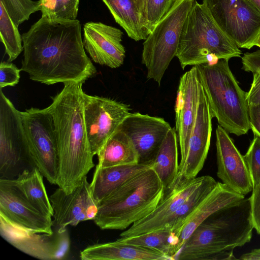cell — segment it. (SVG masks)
<instances>
[{"label":"cell","mask_w":260,"mask_h":260,"mask_svg":"<svg viewBox=\"0 0 260 260\" xmlns=\"http://www.w3.org/2000/svg\"><path fill=\"white\" fill-rule=\"evenodd\" d=\"M21 36L23 57L20 70L35 82L83 84L96 73L85 53L81 24L77 19L42 16Z\"/></svg>","instance_id":"1"},{"label":"cell","mask_w":260,"mask_h":260,"mask_svg":"<svg viewBox=\"0 0 260 260\" xmlns=\"http://www.w3.org/2000/svg\"><path fill=\"white\" fill-rule=\"evenodd\" d=\"M82 83L64 84L48 107L53 117L58 143L56 185L71 193L94 167L83 114Z\"/></svg>","instance_id":"2"},{"label":"cell","mask_w":260,"mask_h":260,"mask_svg":"<svg viewBox=\"0 0 260 260\" xmlns=\"http://www.w3.org/2000/svg\"><path fill=\"white\" fill-rule=\"evenodd\" d=\"M254 226L250 197L221 208L200 224L175 256L177 260H212L251 241Z\"/></svg>","instance_id":"3"},{"label":"cell","mask_w":260,"mask_h":260,"mask_svg":"<svg viewBox=\"0 0 260 260\" xmlns=\"http://www.w3.org/2000/svg\"><path fill=\"white\" fill-rule=\"evenodd\" d=\"M165 189L152 169L125 182L99 203L93 220L101 230H123L152 212Z\"/></svg>","instance_id":"4"},{"label":"cell","mask_w":260,"mask_h":260,"mask_svg":"<svg viewBox=\"0 0 260 260\" xmlns=\"http://www.w3.org/2000/svg\"><path fill=\"white\" fill-rule=\"evenodd\" d=\"M229 60L195 66L211 115L229 133L241 136L250 127L246 93L231 71Z\"/></svg>","instance_id":"5"},{"label":"cell","mask_w":260,"mask_h":260,"mask_svg":"<svg viewBox=\"0 0 260 260\" xmlns=\"http://www.w3.org/2000/svg\"><path fill=\"white\" fill-rule=\"evenodd\" d=\"M242 51L217 25L203 4L194 1L183 24L176 55L187 66L216 62L240 57Z\"/></svg>","instance_id":"6"},{"label":"cell","mask_w":260,"mask_h":260,"mask_svg":"<svg viewBox=\"0 0 260 260\" xmlns=\"http://www.w3.org/2000/svg\"><path fill=\"white\" fill-rule=\"evenodd\" d=\"M195 0H176L143 43L142 63L147 78L159 86L171 61L176 56L181 30Z\"/></svg>","instance_id":"7"},{"label":"cell","mask_w":260,"mask_h":260,"mask_svg":"<svg viewBox=\"0 0 260 260\" xmlns=\"http://www.w3.org/2000/svg\"><path fill=\"white\" fill-rule=\"evenodd\" d=\"M28 139V162L37 168L51 184L56 185L58 143L53 117L49 107L31 108L21 112Z\"/></svg>","instance_id":"8"},{"label":"cell","mask_w":260,"mask_h":260,"mask_svg":"<svg viewBox=\"0 0 260 260\" xmlns=\"http://www.w3.org/2000/svg\"><path fill=\"white\" fill-rule=\"evenodd\" d=\"M203 4L239 48L249 49L260 32V13L247 0H203Z\"/></svg>","instance_id":"9"},{"label":"cell","mask_w":260,"mask_h":260,"mask_svg":"<svg viewBox=\"0 0 260 260\" xmlns=\"http://www.w3.org/2000/svg\"><path fill=\"white\" fill-rule=\"evenodd\" d=\"M84 119L91 152L97 155L107 140L128 115V105L109 98L83 93Z\"/></svg>","instance_id":"10"},{"label":"cell","mask_w":260,"mask_h":260,"mask_svg":"<svg viewBox=\"0 0 260 260\" xmlns=\"http://www.w3.org/2000/svg\"><path fill=\"white\" fill-rule=\"evenodd\" d=\"M54 229L52 234L34 233L0 220V234L4 239L20 251L42 260L63 259L69 253L70 240L67 229Z\"/></svg>","instance_id":"11"},{"label":"cell","mask_w":260,"mask_h":260,"mask_svg":"<svg viewBox=\"0 0 260 260\" xmlns=\"http://www.w3.org/2000/svg\"><path fill=\"white\" fill-rule=\"evenodd\" d=\"M0 220L17 228L34 233L52 234V217L34 208L22 196L14 179H0Z\"/></svg>","instance_id":"12"},{"label":"cell","mask_w":260,"mask_h":260,"mask_svg":"<svg viewBox=\"0 0 260 260\" xmlns=\"http://www.w3.org/2000/svg\"><path fill=\"white\" fill-rule=\"evenodd\" d=\"M49 198L53 210V227L56 229L93 220L98 212L99 203L92 196L87 177L71 193H66L58 187Z\"/></svg>","instance_id":"13"},{"label":"cell","mask_w":260,"mask_h":260,"mask_svg":"<svg viewBox=\"0 0 260 260\" xmlns=\"http://www.w3.org/2000/svg\"><path fill=\"white\" fill-rule=\"evenodd\" d=\"M212 118L209 102L201 84L197 113L187 153L179 164L176 182L194 178L202 169L210 147Z\"/></svg>","instance_id":"14"},{"label":"cell","mask_w":260,"mask_h":260,"mask_svg":"<svg viewBox=\"0 0 260 260\" xmlns=\"http://www.w3.org/2000/svg\"><path fill=\"white\" fill-rule=\"evenodd\" d=\"M118 128L132 140L139 155V162L154 160L171 126L161 117L130 113Z\"/></svg>","instance_id":"15"},{"label":"cell","mask_w":260,"mask_h":260,"mask_svg":"<svg viewBox=\"0 0 260 260\" xmlns=\"http://www.w3.org/2000/svg\"><path fill=\"white\" fill-rule=\"evenodd\" d=\"M122 31L102 22H88L84 24L83 44L92 60L111 68L120 67L125 50L122 44Z\"/></svg>","instance_id":"16"},{"label":"cell","mask_w":260,"mask_h":260,"mask_svg":"<svg viewBox=\"0 0 260 260\" xmlns=\"http://www.w3.org/2000/svg\"><path fill=\"white\" fill-rule=\"evenodd\" d=\"M217 176L234 191L245 196L253 189L247 166L232 139L220 125L216 130Z\"/></svg>","instance_id":"17"},{"label":"cell","mask_w":260,"mask_h":260,"mask_svg":"<svg viewBox=\"0 0 260 260\" xmlns=\"http://www.w3.org/2000/svg\"><path fill=\"white\" fill-rule=\"evenodd\" d=\"M201 83L197 69L193 66L181 77L175 105V130L181 152L185 158L197 113Z\"/></svg>","instance_id":"18"},{"label":"cell","mask_w":260,"mask_h":260,"mask_svg":"<svg viewBox=\"0 0 260 260\" xmlns=\"http://www.w3.org/2000/svg\"><path fill=\"white\" fill-rule=\"evenodd\" d=\"M205 176L176 181L174 186L164 193L163 198L152 212L133 223L120 236L128 237L162 230L168 218L200 186Z\"/></svg>","instance_id":"19"},{"label":"cell","mask_w":260,"mask_h":260,"mask_svg":"<svg viewBox=\"0 0 260 260\" xmlns=\"http://www.w3.org/2000/svg\"><path fill=\"white\" fill-rule=\"evenodd\" d=\"M245 198L244 195L236 192L225 184L217 182L215 187L187 218L176 234V255L194 230L209 216Z\"/></svg>","instance_id":"20"},{"label":"cell","mask_w":260,"mask_h":260,"mask_svg":"<svg viewBox=\"0 0 260 260\" xmlns=\"http://www.w3.org/2000/svg\"><path fill=\"white\" fill-rule=\"evenodd\" d=\"M82 260H169L170 257L145 247L119 242L89 245L80 253Z\"/></svg>","instance_id":"21"},{"label":"cell","mask_w":260,"mask_h":260,"mask_svg":"<svg viewBox=\"0 0 260 260\" xmlns=\"http://www.w3.org/2000/svg\"><path fill=\"white\" fill-rule=\"evenodd\" d=\"M153 161L107 167H95L90 183L91 193L99 203L104 198L137 174L152 168Z\"/></svg>","instance_id":"22"},{"label":"cell","mask_w":260,"mask_h":260,"mask_svg":"<svg viewBox=\"0 0 260 260\" xmlns=\"http://www.w3.org/2000/svg\"><path fill=\"white\" fill-rule=\"evenodd\" d=\"M97 155L98 167L139 163V155L133 141L118 127L107 140Z\"/></svg>","instance_id":"23"},{"label":"cell","mask_w":260,"mask_h":260,"mask_svg":"<svg viewBox=\"0 0 260 260\" xmlns=\"http://www.w3.org/2000/svg\"><path fill=\"white\" fill-rule=\"evenodd\" d=\"M43 176L39 170H24L19 173L15 183L24 198L36 210L44 215L52 217L53 210L46 192Z\"/></svg>","instance_id":"24"},{"label":"cell","mask_w":260,"mask_h":260,"mask_svg":"<svg viewBox=\"0 0 260 260\" xmlns=\"http://www.w3.org/2000/svg\"><path fill=\"white\" fill-rule=\"evenodd\" d=\"M178 156L177 135L175 127H172L162 142L152 167L164 186L165 193L174 186L176 181L179 170Z\"/></svg>","instance_id":"25"},{"label":"cell","mask_w":260,"mask_h":260,"mask_svg":"<svg viewBox=\"0 0 260 260\" xmlns=\"http://www.w3.org/2000/svg\"><path fill=\"white\" fill-rule=\"evenodd\" d=\"M102 1L130 38L136 41L146 39L141 17L133 0Z\"/></svg>","instance_id":"26"},{"label":"cell","mask_w":260,"mask_h":260,"mask_svg":"<svg viewBox=\"0 0 260 260\" xmlns=\"http://www.w3.org/2000/svg\"><path fill=\"white\" fill-rule=\"evenodd\" d=\"M119 242L141 246L158 251L174 259L177 254L178 240L174 233L169 230H161L137 236L121 237Z\"/></svg>","instance_id":"27"},{"label":"cell","mask_w":260,"mask_h":260,"mask_svg":"<svg viewBox=\"0 0 260 260\" xmlns=\"http://www.w3.org/2000/svg\"><path fill=\"white\" fill-rule=\"evenodd\" d=\"M1 41L3 43L9 61L14 60L23 50L22 36L6 10L0 3Z\"/></svg>","instance_id":"28"},{"label":"cell","mask_w":260,"mask_h":260,"mask_svg":"<svg viewBox=\"0 0 260 260\" xmlns=\"http://www.w3.org/2000/svg\"><path fill=\"white\" fill-rule=\"evenodd\" d=\"M80 0H41L42 16L52 19L74 20Z\"/></svg>","instance_id":"29"},{"label":"cell","mask_w":260,"mask_h":260,"mask_svg":"<svg viewBox=\"0 0 260 260\" xmlns=\"http://www.w3.org/2000/svg\"><path fill=\"white\" fill-rule=\"evenodd\" d=\"M0 3L17 26L28 20L31 14L41 10V0H0Z\"/></svg>","instance_id":"30"},{"label":"cell","mask_w":260,"mask_h":260,"mask_svg":"<svg viewBox=\"0 0 260 260\" xmlns=\"http://www.w3.org/2000/svg\"><path fill=\"white\" fill-rule=\"evenodd\" d=\"M176 0H147L143 22L148 35L157 23L168 13Z\"/></svg>","instance_id":"31"},{"label":"cell","mask_w":260,"mask_h":260,"mask_svg":"<svg viewBox=\"0 0 260 260\" xmlns=\"http://www.w3.org/2000/svg\"><path fill=\"white\" fill-rule=\"evenodd\" d=\"M243 158L249 173L253 187L260 181V138H254Z\"/></svg>","instance_id":"32"},{"label":"cell","mask_w":260,"mask_h":260,"mask_svg":"<svg viewBox=\"0 0 260 260\" xmlns=\"http://www.w3.org/2000/svg\"><path fill=\"white\" fill-rule=\"evenodd\" d=\"M14 64L7 61H2L0 64V88L8 86H14L20 79V72Z\"/></svg>","instance_id":"33"},{"label":"cell","mask_w":260,"mask_h":260,"mask_svg":"<svg viewBox=\"0 0 260 260\" xmlns=\"http://www.w3.org/2000/svg\"><path fill=\"white\" fill-rule=\"evenodd\" d=\"M250 199L254 229L260 234V181L253 187Z\"/></svg>","instance_id":"34"},{"label":"cell","mask_w":260,"mask_h":260,"mask_svg":"<svg viewBox=\"0 0 260 260\" xmlns=\"http://www.w3.org/2000/svg\"><path fill=\"white\" fill-rule=\"evenodd\" d=\"M242 69L245 71L260 73V49L245 53L242 57Z\"/></svg>","instance_id":"35"},{"label":"cell","mask_w":260,"mask_h":260,"mask_svg":"<svg viewBox=\"0 0 260 260\" xmlns=\"http://www.w3.org/2000/svg\"><path fill=\"white\" fill-rule=\"evenodd\" d=\"M253 81L250 88L246 93V101L248 106L260 105V73H252Z\"/></svg>","instance_id":"36"},{"label":"cell","mask_w":260,"mask_h":260,"mask_svg":"<svg viewBox=\"0 0 260 260\" xmlns=\"http://www.w3.org/2000/svg\"><path fill=\"white\" fill-rule=\"evenodd\" d=\"M248 110L250 128L260 138V105H248Z\"/></svg>","instance_id":"37"},{"label":"cell","mask_w":260,"mask_h":260,"mask_svg":"<svg viewBox=\"0 0 260 260\" xmlns=\"http://www.w3.org/2000/svg\"><path fill=\"white\" fill-rule=\"evenodd\" d=\"M240 259L242 260H260V248L253 249L249 252L242 254Z\"/></svg>","instance_id":"38"},{"label":"cell","mask_w":260,"mask_h":260,"mask_svg":"<svg viewBox=\"0 0 260 260\" xmlns=\"http://www.w3.org/2000/svg\"><path fill=\"white\" fill-rule=\"evenodd\" d=\"M133 1L134 2L136 7L140 14L143 25L145 8L147 0H133Z\"/></svg>","instance_id":"39"},{"label":"cell","mask_w":260,"mask_h":260,"mask_svg":"<svg viewBox=\"0 0 260 260\" xmlns=\"http://www.w3.org/2000/svg\"><path fill=\"white\" fill-rule=\"evenodd\" d=\"M253 46H257L260 48V32L250 44L248 49L251 48Z\"/></svg>","instance_id":"40"},{"label":"cell","mask_w":260,"mask_h":260,"mask_svg":"<svg viewBox=\"0 0 260 260\" xmlns=\"http://www.w3.org/2000/svg\"><path fill=\"white\" fill-rule=\"evenodd\" d=\"M260 13V0H247Z\"/></svg>","instance_id":"41"}]
</instances>
